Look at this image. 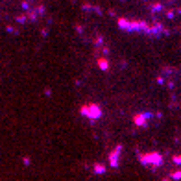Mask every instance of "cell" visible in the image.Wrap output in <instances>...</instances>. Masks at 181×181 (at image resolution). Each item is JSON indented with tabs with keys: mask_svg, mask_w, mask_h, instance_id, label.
Instances as JSON below:
<instances>
[{
	"mask_svg": "<svg viewBox=\"0 0 181 181\" xmlns=\"http://www.w3.org/2000/svg\"><path fill=\"white\" fill-rule=\"evenodd\" d=\"M139 161L144 164V166H150V168H159V166H163V163H164L163 155L157 153V152L140 153V155H139Z\"/></svg>",
	"mask_w": 181,
	"mask_h": 181,
	"instance_id": "obj_1",
	"label": "cell"
},
{
	"mask_svg": "<svg viewBox=\"0 0 181 181\" xmlns=\"http://www.w3.org/2000/svg\"><path fill=\"white\" fill-rule=\"evenodd\" d=\"M79 113H82L85 118H89L91 122L102 118V107H100L98 104H87V105H83V107L79 109Z\"/></svg>",
	"mask_w": 181,
	"mask_h": 181,
	"instance_id": "obj_2",
	"label": "cell"
},
{
	"mask_svg": "<svg viewBox=\"0 0 181 181\" xmlns=\"http://www.w3.org/2000/svg\"><path fill=\"white\" fill-rule=\"evenodd\" d=\"M120 153H122V146H120V144L113 150L111 153H109V164H111L113 168L118 166V157H120Z\"/></svg>",
	"mask_w": 181,
	"mask_h": 181,
	"instance_id": "obj_3",
	"label": "cell"
},
{
	"mask_svg": "<svg viewBox=\"0 0 181 181\" xmlns=\"http://www.w3.org/2000/svg\"><path fill=\"white\" fill-rule=\"evenodd\" d=\"M148 115H135L133 117V122L137 124V126H140V128H146V124H148Z\"/></svg>",
	"mask_w": 181,
	"mask_h": 181,
	"instance_id": "obj_4",
	"label": "cell"
},
{
	"mask_svg": "<svg viewBox=\"0 0 181 181\" xmlns=\"http://www.w3.org/2000/svg\"><path fill=\"white\" fill-rule=\"evenodd\" d=\"M94 172H96V174H104L105 172V166H104V164H94Z\"/></svg>",
	"mask_w": 181,
	"mask_h": 181,
	"instance_id": "obj_5",
	"label": "cell"
},
{
	"mask_svg": "<svg viewBox=\"0 0 181 181\" xmlns=\"http://www.w3.org/2000/svg\"><path fill=\"white\" fill-rule=\"evenodd\" d=\"M98 65H100V68H104V70H105V68H107V61H105V59H104V57H100V61H98Z\"/></svg>",
	"mask_w": 181,
	"mask_h": 181,
	"instance_id": "obj_6",
	"label": "cell"
},
{
	"mask_svg": "<svg viewBox=\"0 0 181 181\" xmlns=\"http://www.w3.org/2000/svg\"><path fill=\"white\" fill-rule=\"evenodd\" d=\"M172 161H174L175 164H181V155H174V157H172Z\"/></svg>",
	"mask_w": 181,
	"mask_h": 181,
	"instance_id": "obj_7",
	"label": "cell"
},
{
	"mask_svg": "<svg viewBox=\"0 0 181 181\" xmlns=\"http://www.w3.org/2000/svg\"><path fill=\"white\" fill-rule=\"evenodd\" d=\"M170 178H172V179H181V172H174V174H170Z\"/></svg>",
	"mask_w": 181,
	"mask_h": 181,
	"instance_id": "obj_8",
	"label": "cell"
}]
</instances>
